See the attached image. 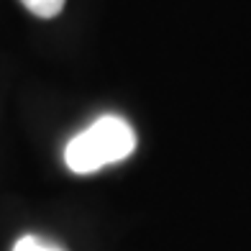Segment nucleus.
<instances>
[{"instance_id": "7ed1b4c3", "label": "nucleus", "mask_w": 251, "mask_h": 251, "mask_svg": "<svg viewBox=\"0 0 251 251\" xmlns=\"http://www.w3.org/2000/svg\"><path fill=\"white\" fill-rule=\"evenodd\" d=\"M13 251H62L59 246H54V244H44L39 241L36 236H24V238H18Z\"/></svg>"}, {"instance_id": "f03ea898", "label": "nucleus", "mask_w": 251, "mask_h": 251, "mask_svg": "<svg viewBox=\"0 0 251 251\" xmlns=\"http://www.w3.org/2000/svg\"><path fill=\"white\" fill-rule=\"evenodd\" d=\"M21 3L26 5V10H31L39 18H54L64 8V0H21Z\"/></svg>"}, {"instance_id": "f257e3e1", "label": "nucleus", "mask_w": 251, "mask_h": 251, "mask_svg": "<svg viewBox=\"0 0 251 251\" xmlns=\"http://www.w3.org/2000/svg\"><path fill=\"white\" fill-rule=\"evenodd\" d=\"M136 149V131L118 116H102L79 131L64 149V162L75 175H93L128 159Z\"/></svg>"}]
</instances>
